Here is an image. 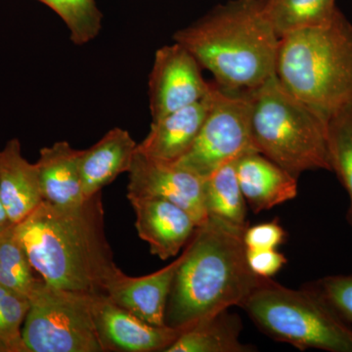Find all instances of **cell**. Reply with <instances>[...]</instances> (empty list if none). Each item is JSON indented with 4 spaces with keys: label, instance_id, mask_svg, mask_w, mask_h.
<instances>
[{
    "label": "cell",
    "instance_id": "6da1fadb",
    "mask_svg": "<svg viewBox=\"0 0 352 352\" xmlns=\"http://www.w3.org/2000/svg\"><path fill=\"white\" fill-rule=\"evenodd\" d=\"M13 226L32 267L50 286L104 295L120 270L106 237L102 192L71 207L43 201Z\"/></svg>",
    "mask_w": 352,
    "mask_h": 352
},
{
    "label": "cell",
    "instance_id": "7a4b0ae2",
    "mask_svg": "<svg viewBox=\"0 0 352 352\" xmlns=\"http://www.w3.org/2000/svg\"><path fill=\"white\" fill-rule=\"evenodd\" d=\"M237 226L208 217L185 247L166 310V325L186 329L201 318L241 307L266 278L252 272L244 233Z\"/></svg>",
    "mask_w": 352,
    "mask_h": 352
},
{
    "label": "cell",
    "instance_id": "3957f363",
    "mask_svg": "<svg viewBox=\"0 0 352 352\" xmlns=\"http://www.w3.org/2000/svg\"><path fill=\"white\" fill-rule=\"evenodd\" d=\"M173 41L224 89L250 91L276 75L280 38L263 0H229L176 32Z\"/></svg>",
    "mask_w": 352,
    "mask_h": 352
},
{
    "label": "cell",
    "instance_id": "277c9868",
    "mask_svg": "<svg viewBox=\"0 0 352 352\" xmlns=\"http://www.w3.org/2000/svg\"><path fill=\"white\" fill-rule=\"evenodd\" d=\"M276 76L285 88L329 120L352 106V24L342 13L321 27L280 38Z\"/></svg>",
    "mask_w": 352,
    "mask_h": 352
},
{
    "label": "cell",
    "instance_id": "5b68a950",
    "mask_svg": "<svg viewBox=\"0 0 352 352\" xmlns=\"http://www.w3.org/2000/svg\"><path fill=\"white\" fill-rule=\"evenodd\" d=\"M249 94L256 151L298 179L305 171H331L326 118L289 92L276 75Z\"/></svg>",
    "mask_w": 352,
    "mask_h": 352
},
{
    "label": "cell",
    "instance_id": "8992f818",
    "mask_svg": "<svg viewBox=\"0 0 352 352\" xmlns=\"http://www.w3.org/2000/svg\"><path fill=\"white\" fill-rule=\"evenodd\" d=\"M240 307L259 330L300 351L352 352V328L311 287L287 288L272 278Z\"/></svg>",
    "mask_w": 352,
    "mask_h": 352
},
{
    "label": "cell",
    "instance_id": "52a82bcc",
    "mask_svg": "<svg viewBox=\"0 0 352 352\" xmlns=\"http://www.w3.org/2000/svg\"><path fill=\"white\" fill-rule=\"evenodd\" d=\"M95 298L50 286L41 278L29 296L22 329L27 352H105Z\"/></svg>",
    "mask_w": 352,
    "mask_h": 352
},
{
    "label": "cell",
    "instance_id": "ba28073f",
    "mask_svg": "<svg viewBox=\"0 0 352 352\" xmlns=\"http://www.w3.org/2000/svg\"><path fill=\"white\" fill-rule=\"evenodd\" d=\"M250 115L249 91H232L212 82L203 126L188 152L176 163L206 179L224 164L256 151Z\"/></svg>",
    "mask_w": 352,
    "mask_h": 352
},
{
    "label": "cell",
    "instance_id": "9c48e42d",
    "mask_svg": "<svg viewBox=\"0 0 352 352\" xmlns=\"http://www.w3.org/2000/svg\"><path fill=\"white\" fill-rule=\"evenodd\" d=\"M201 68L196 58L175 41L156 51L148 82L152 122L210 94L212 82L204 78Z\"/></svg>",
    "mask_w": 352,
    "mask_h": 352
},
{
    "label": "cell",
    "instance_id": "30bf717a",
    "mask_svg": "<svg viewBox=\"0 0 352 352\" xmlns=\"http://www.w3.org/2000/svg\"><path fill=\"white\" fill-rule=\"evenodd\" d=\"M129 177L127 198L166 199L187 210L198 226L208 219L205 179L180 164L154 159L136 150Z\"/></svg>",
    "mask_w": 352,
    "mask_h": 352
},
{
    "label": "cell",
    "instance_id": "8fae6325",
    "mask_svg": "<svg viewBox=\"0 0 352 352\" xmlns=\"http://www.w3.org/2000/svg\"><path fill=\"white\" fill-rule=\"evenodd\" d=\"M95 316L106 351L164 352L185 330L151 325L104 295L95 298Z\"/></svg>",
    "mask_w": 352,
    "mask_h": 352
},
{
    "label": "cell",
    "instance_id": "7c38bea8",
    "mask_svg": "<svg viewBox=\"0 0 352 352\" xmlns=\"http://www.w3.org/2000/svg\"><path fill=\"white\" fill-rule=\"evenodd\" d=\"M138 236L162 261L173 258L195 233L196 221L184 208L166 199L129 197Z\"/></svg>",
    "mask_w": 352,
    "mask_h": 352
},
{
    "label": "cell",
    "instance_id": "4fadbf2b",
    "mask_svg": "<svg viewBox=\"0 0 352 352\" xmlns=\"http://www.w3.org/2000/svg\"><path fill=\"white\" fill-rule=\"evenodd\" d=\"M183 254L163 270L141 277H131L119 270L106 286L111 302L143 321L166 326V310L171 286Z\"/></svg>",
    "mask_w": 352,
    "mask_h": 352
},
{
    "label": "cell",
    "instance_id": "5bb4252c",
    "mask_svg": "<svg viewBox=\"0 0 352 352\" xmlns=\"http://www.w3.org/2000/svg\"><path fill=\"white\" fill-rule=\"evenodd\" d=\"M235 168L245 201L256 214L298 196V178L258 151L238 157Z\"/></svg>",
    "mask_w": 352,
    "mask_h": 352
},
{
    "label": "cell",
    "instance_id": "9a60e30c",
    "mask_svg": "<svg viewBox=\"0 0 352 352\" xmlns=\"http://www.w3.org/2000/svg\"><path fill=\"white\" fill-rule=\"evenodd\" d=\"M0 201L10 224L19 223L43 201L38 166L23 156L17 138L0 150Z\"/></svg>",
    "mask_w": 352,
    "mask_h": 352
},
{
    "label": "cell",
    "instance_id": "2e32d148",
    "mask_svg": "<svg viewBox=\"0 0 352 352\" xmlns=\"http://www.w3.org/2000/svg\"><path fill=\"white\" fill-rule=\"evenodd\" d=\"M210 104V91L201 101L153 120L149 133L138 144L136 150L161 161L170 163L179 161L198 136Z\"/></svg>",
    "mask_w": 352,
    "mask_h": 352
},
{
    "label": "cell",
    "instance_id": "e0dca14e",
    "mask_svg": "<svg viewBox=\"0 0 352 352\" xmlns=\"http://www.w3.org/2000/svg\"><path fill=\"white\" fill-rule=\"evenodd\" d=\"M138 143L120 127L109 131L87 150H80V170L85 198L102 192L124 173L131 170Z\"/></svg>",
    "mask_w": 352,
    "mask_h": 352
},
{
    "label": "cell",
    "instance_id": "ac0fdd59",
    "mask_svg": "<svg viewBox=\"0 0 352 352\" xmlns=\"http://www.w3.org/2000/svg\"><path fill=\"white\" fill-rule=\"evenodd\" d=\"M80 150L59 141L39 151L36 164L43 201L58 207H71L85 201L80 170Z\"/></svg>",
    "mask_w": 352,
    "mask_h": 352
},
{
    "label": "cell",
    "instance_id": "d6986e66",
    "mask_svg": "<svg viewBox=\"0 0 352 352\" xmlns=\"http://www.w3.org/2000/svg\"><path fill=\"white\" fill-rule=\"evenodd\" d=\"M239 315L229 309L208 315L185 329L164 352H252L256 346L241 342Z\"/></svg>",
    "mask_w": 352,
    "mask_h": 352
},
{
    "label": "cell",
    "instance_id": "ffe728a7",
    "mask_svg": "<svg viewBox=\"0 0 352 352\" xmlns=\"http://www.w3.org/2000/svg\"><path fill=\"white\" fill-rule=\"evenodd\" d=\"M263 11L278 38L321 27L340 12L336 0H263Z\"/></svg>",
    "mask_w": 352,
    "mask_h": 352
},
{
    "label": "cell",
    "instance_id": "44dd1931",
    "mask_svg": "<svg viewBox=\"0 0 352 352\" xmlns=\"http://www.w3.org/2000/svg\"><path fill=\"white\" fill-rule=\"evenodd\" d=\"M205 203L208 217L248 226L247 201L236 173L235 161L224 164L205 179Z\"/></svg>",
    "mask_w": 352,
    "mask_h": 352
},
{
    "label": "cell",
    "instance_id": "7402d4cb",
    "mask_svg": "<svg viewBox=\"0 0 352 352\" xmlns=\"http://www.w3.org/2000/svg\"><path fill=\"white\" fill-rule=\"evenodd\" d=\"M34 273L13 224H10L0 233V285L29 298L41 278Z\"/></svg>",
    "mask_w": 352,
    "mask_h": 352
},
{
    "label": "cell",
    "instance_id": "603a6c76",
    "mask_svg": "<svg viewBox=\"0 0 352 352\" xmlns=\"http://www.w3.org/2000/svg\"><path fill=\"white\" fill-rule=\"evenodd\" d=\"M327 138L331 171L349 195L346 219L352 230V106L329 118Z\"/></svg>",
    "mask_w": 352,
    "mask_h": 352
},
{
    "label": "cell",
    "instance_id": "cb8c5ba5",
    "mask_svg": "<svg viewBox=\"0 0 352 352\" xmlns=\"http://www.w3.org/2000/svg\"><path fill=\"white\" fill-rule=\"evenodd\" d=\"M50 7L63 21L69 38L76 45H85L99 36L103 14L95 0H36Z\"/></svg>",
    "mask_w": 352,
    "mask_h": 352
},
{
    "label": "cell",
    "instance_id": "d4e9b609",
    "mask_svg": "<svg viewBox=\"0 0 352 352\" xmlns=\"http://www.w3.org/2000/svg\"><path fill=\"white\" fill-rule=\"evenodd\" d=\"M29 298L0 285V342L9 352H27L22 338Z\"/></svg>",
    "mask_w": 352,
    "mask_h": 352
},
{
    "label": "cell",
    "instance_id": "484cf974",
    "mask_svg": "<svg viewBox=\"0 0 352 352\" xmlns=\"http://www.w3.org/2000/svg\"><path fill=\"white\" fill-rule=\"evenodd\" d=\"M308 286L316 291L344 321L352 324V274L331 275Z\"/></svg>",
    "mask_w": 352,
    "mask_h": 352
},
{
    "label": "cell",
    "instance_id": "4316f807",
    "mask_svg": "<svg viewBox=\"0 0 352 352\" xmlns=\"http://www.w3.org/2000/svg\"><path fill=\"white\" fill-rule=\"evenodd\" d=\"M286 238V231L275 220L248 226L244 233L245 247L251 250L276 249Z\"/></svg>",
    "mask_w": 352,
    "mask_h": 352
},
{
    "label": "cell",
    "instance_id": "83f0119b",
    "mask_svg": "<svg viewBox=\"0 0 352 352\" xmlns=\"http://www.w3.org/2000/svg\"><path fill=\"white\" fill-rule=\"evenodd\" d=\"M247 261L252 272L263 278H272L288 263L276 249H247Z\"/></svg>",
    "mask_w": 352,
    "mask_h": 352
},
{
    "label": "cell",
    "instance_id": "f1b7e54d",
    "mask_svg": "<svg viewBox=\"0 0 352 352\" xmlns=\"http://www.w3.org/2000/svg\"><path fill=\"white\" fill-rule=\"evenodd\" d=\"M8 226H10V223H9L4 208L2 207L1 201H0V229L6 228Z\"/></svg>",
    "mask_w": 352,
    "mask_h": 352
},
{
    "label": "cell",
    "instance_id": "f546056e",
    "mask_svg": "<svg viewBox=\"0 0 352 352\" xmlns=\"http://www.w3.org/2000/svg\"><path fill=\"white\" fill-rule=\"evenodd\" d=\"M0 352H9L8 349L2 342H0Z\"/></svg>",
    "mask_w": 352,
    "mask_h": 352
},
{
    "label": "cell",
    "instance_id": "4dcf8cb0",
    "mask_svg": "<svg viewBox=\"0 0 352 352\" xmlns=\"http://www.w3.org/2000/svg\"><path fill=\"white\" fill-rule=\"evenodd\" d=\"M3 229H4V228H3ZM3 229H0V233H1V232H2V230H3Z\"/></svg>",
    "mask_w": 352,
    "mask_h": 352
}]
</instances>
